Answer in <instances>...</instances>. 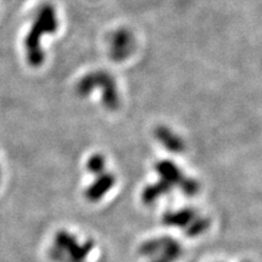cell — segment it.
<instances>
[{"label": "cell", "mask_w": 262, "mask_h": 262, "mask_svg": "<svg viewBox=\"0 0 262 262\" xmlns=\"http://www.w3.org/2000/svg\"><path fill=\"white\" fill-rule=\"evenodd\" d=\"M109 54L112 60L120 62L126 60L133 54L135 49V39L134 36L126 29H119L110 37Z\"/></svg>", "instance_id": "obj_5"}, {"label": "cell", "mask_w": 262, "mask_h": 262, "mask_svg": "<svg viewBox=\"0 0 262 262\" xmlns=\"http://www.w3.org/2000/svg\"><path fill=\"white\" fill-rule=\"evenodd\" d=\"M94 245L89 240H81L72 232H57L51 247V257L57 262H86Z\"/></svg>", "instance_id": "obj_2"}, {"label": "cell", "mask_w": 262, "mask_h": 262, "mask_svg": "<svg viewBox=\"0 0 262 262\" xmlns=\"http://www.w3.org/2000/svg\"><path fill=\"white\" fill-rule=\"evenodd\" d=\"M58 21L56 11L51 5H43L37 11L34 21L28 31L25 40L26 56L31 66L38 67L44 62V51L42 48V38L55 33L57 31Z\"/></svg>", "instance_id": "obj_1"}, {"label": "cell", "mask_w": 262, "mask_h": 262, "mask_svg": "<svg viewBox=\"0 0 262 262\" xmlns=\"http://www.w3.org/2000/svg\"><path fill=\"white\" fill-rule=\"evenodd\" d=\"M91 86H100L103 97V103L107 109L114 110L119 106V95L116 89L115 80L112 75L104 72H94L87 74L77 85V92L80 96H85L87 89Z\"/></svg>", "instance_id": "obj_3"}, {"label": "cell", "mask_w": 262, "mask_h": 262, "mask_svg": "<svg viewBox=\"0 0 262 262\" xmlns=\"http://www.w3.org/2000/svg\"><path fill=\"white\" fill-rule=\"evenodd\" d=\"M140 254L147 262H174L181 255V247L170 238H154L144 244Z\"/></svg>", "instance_id": "obj_4"}, {"label": "cell", "mask_w": 262, "mask_h": 262, "mask_svg": "<svg viewBox=\"0 0 262 262\" xmlns=\"http://www.w3.org/2000/svg\"><path fill=\"white\" fill-rule=\"evenodd\" d=\"M156 136L158 141L164 146L165 148L171 152H182L185 145H183L182 139L177 136L174 131L164 126H160L156 130Z\"/></svg>", "instance_id": "obj_7"}, {"label": "cell", "mask_w": 262, "mask_h": 262, "mask_svg": "<svg viewBox=\"0 0 262 262\" xmlns=\"http://www.w3.org/2000/svg\"><path fill=\"white\" fill-rule=\"evenodd\" d=\"M103 171L95 174L98 177L86 188L85 196L89 200L95 202V200L102 199V198L106 196V193H108L110 189L113 188V186H114L115 177L112 174H106Z\"/></svg>", "instance_id": "obj_6"}]
</instances>
